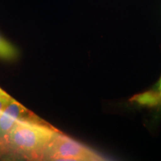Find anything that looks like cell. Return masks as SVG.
Instances as JSON below:
<instances>
[{
  "label": "cell",
  "instance_id": "obj_7",
  "mask_svg": "<svg viewBox=\"0 0 161 161\" xmlns=\"http://www.w3.org/2000/svg\"><path fill=\"white\" fill-rule=\"evenodd\" d=\"M7 96H9L8 94L7 93V92L4 91V90H3L0 88V98L2 97H7Z\"/></svg>",
  "mask_w": 161,
  "mask_h": 161
},
{
  "label": "cell",
  "instance_id": "obj_8",
  "mask_svg": "<svg viewBox=\"0 0 161 161\" xmlns=\"http://www.w3.org/2000/svg\"><path fill=\"white\" fill-rule=\"evenodd\" d=\"M158 90H160V96H161V85H158Z\"/></svg>",
  "mask_w": 161,
  "mask_h": 161
},
{
  "label": "cell",
  "instance_id": "obj_3",
  "mask_svg": "<svg viewBox=\"0 0 161 161\" xmlns=\"http://www.w3.org/2000/svg\"><path fill=\"white\" fill-rule=\"evenodd\" d=\"M18 120L51 125L13 98L0 114V137L5 136Z\"/></svg>",
  "mask_w": 161,
  "mask_h": 161
},
{
  "label": "cell",
  "instance_id": "obj_2",
  "mask_svg": "<svg viewBox=\"0 0 161 161\" xmlns=\"http://www.w3.org/2000/svg\"><path fill=\"white\" fill-rule=\"evenodd\" d=\"M43 160L94 161L104 160V159L93 150L58 132L46 147Z\"/></svg>",
  "mask_w": 161,
  "mask_h": 161
},
{
  "label": "cell",
  "instance_id": "obj_9",
  "mask_svg": "<svg viewBox=\"0 0 161 161\" xmlns=\"http://www.w3.org/2000/svg\"><path fill=\"white\" fill-rule=\"evenodd\" d=\"M158 85H161V78H160V80H159V82H158Z\"/></svg>",
  "mask_w": 161,
  "mask_h": 161
},
{
  "label": "cell",
  "instance_id": "obj_6",
  "mask_svg": "<svg viewBox=\"0 0 161 161\" xmlns=\"http://www.w3.org/2000/svg\"><path fill=\"white\" fill-rule=\"evenodd\" d=\"M12 99H13V98L10 96H7V97L0 98V114L3 112V110L5 109V107L9 104V102Z\"/></svg>",
  "mask_w": 161,
  "mask_h": 161
},
{
  "label": "cell",
  "instance_id": "obj_5",
  "mask_svg": "<svg viewBox=\"0 0 161 161\" xmlns=\"http://www.w3.org/2000/svg\"><path fill=\"white\" fill-rule=\"evenodd\" d=\"M18 52L16 48L0 35V58L12 60L17 58Z\"/></svg>",
  "mask_w": 161,
  "mask_h": 161
},
{
  "label": "cell",
  "instance_id": "obj_1",
  "mask_svg": "<svg viewBox=\"0 0 161 161\" xmlns=\"http://www.w3.org/2000/svg\"><path fill=\"white\" fill-rule=\"evenodd\" d=\"M58 132L52 125L18 120L5 136L0 137V157L43 160L46 147Z\"/></svg>",
  "mask_w": 161,
  "mask_h": 161
},
{
  "label": "cell",
  "instance_id": "obj_4",
  "mask_svg": "<svg viewBox=\"0 0 161 161\" xmlns=\"http://www.w3.org/2000/svg\"><path fill=\"white\" fill-rule=\"evenodd\" d=\"M131 101L141 105L146 106H157L161 102V96L160 92L157 91H148L143 93L134 96Z\"/></svg>",
  "mask_w": 161,
  "mask_h": 161
}]
</instances>
